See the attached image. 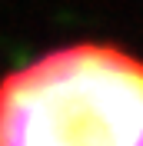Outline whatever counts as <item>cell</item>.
<instances>
[{"label": "cell", "instance_id": "obj_1", "mask_svg": "<svg viewBox=\"0 0 143 146\" xmlns=\"http://www.w3.org/2000/svg\"><path fill=\"white\" fill-rule=\"evenodd\" d=\"M0 146H143V56L73 40L0 80Z\"/></svg>", "mask_w": 143, "mask_h": 146}]
</instances>
